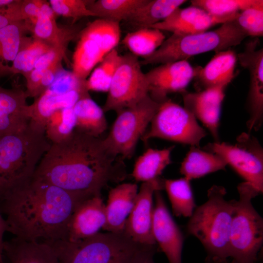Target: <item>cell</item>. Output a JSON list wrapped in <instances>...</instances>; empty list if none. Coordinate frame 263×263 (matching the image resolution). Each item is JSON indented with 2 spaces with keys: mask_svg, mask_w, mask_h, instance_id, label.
Instances as JSON below:
<instances>
[{
  "mask_svg": "<svg viewBox=\"0 0 263 263\" xmlns=\"http://www.w3.org/2000/svg\"><path fill=\"white\" fill-rule=\"evenodd\" d=\"M14 1L13 0H0V8L6 7Z\"/></svg>",
  "mask_w": 263,
  "mask_h": 263,
  "instance_id": "43",
  "label": "cell"
},
{
  "mask_svg": "<svg viewBox=\"0 0 263 263\" xmlns=\"http://www.w3.org/2000/svg\"><path fill=\"white\" fill-rule=\"evenodd\" d=\"M6 7L3 12L0 13V29L14 22L6 13Z\"/></svg>",
  "mask_w": 263,
  "mask_h": 263,
  "instance_id": "42",
  "label": "cell"
},
{
  "mask_svg": "<svg viewBox=\"0 0 263 263\" xmlns=\"http://www.w3.org/2000/svg\"><path fill=\"white\" fill-rule=\"evenodd\" d=\"M225 188L214 185L207 201L196 207L186 225L187 233L197 238L206 252V263H229V236L233 200L227 201Z\"/></svg>",
  "mask_w": 263,
  "mask_h": 263,
  "instance_id": "4",
  "label": "cell"
},
{
  "mask_svg": "<svg viewBox=\"0 0 263 263\" xmlns=\"http://www.w3.org/2000/svg\"><path fill=\"white\" fill-rule=\"evenodd\" d=\"M237 62V54L231 49L216 53L204 67H197L194 78L197 91L217 87L226 88L235 76Z\"/></svg>",
  "mask_w": 263,
  "mask_h": 263,
  "instance_id": "20",
  "label": "cell"
},
{
  "mask_svg": "<svg viewBox=\"0 0 263 263\" xmlns=\"http://www.w3.org/2000/svg\"><path fill=\"white\" fill-rule=\"evenodd\" d=\"M91 1L83 0H50L49 3L55 14L76 19L84 17H95L89 8Z\"/></svg>",
  "mask_w": 263,
  "mask_h": 263,
  "instance_id": "39",
  "label": "cell"
},
{
  "mask_svg": "<svg viewBox=\"0 0 263 263\" xmlns=\"http://www.w3.org/2000/svg\"><path fill=\"white\" fill-rule=\"evenodd\" d=\"M6 7L0 8V13L3 12L5 10Z\"/></svg>",
  "mask_w": 263,
  "mask_h": 263,
  "instance_id": "44",
  "label": "cell"
},
{
  "mask_svg": "<svg viewBox=\"0 0 263 263\" xmlns=\"http://www.w3.org/2000/svg\"><path fill=\"white\" fill-rule=\"evenodd\" d=\"M203 150L221 156L259 192H263V150L257 139L243 132L232 145L226 142L209 143Z\"/></svg>",
  "mask_w": 263,
  "mask_h": 263,
  "instance_id": "11",
  "label": "cell"
},
{
  "mask_svg": "<svg viewBox=\"0 0 263 263\" xmlns=\"http://www.w3.org/2000/svg\"><path fill=\"white\" fill-rule=\"evenodd\" d=\"M5 232L6 231L5 220L0 211V261L3 260L2 245L4 242L3 237Z\"/></svg>",
  "mask_w": 263,
  "mask_h": 263,
  "instance_id": "41",
  "label": "cell"
},
{
  "mask_svg": "<svg viewBox=\"0 0 263 263\" xmlns=\"http://www.w3.org/2000/svg\"><path fill=\"white\" fill-rule=\"evenodd\" d=\"M174 146L161 150L148 149L136 160L132 176L139 182H145L160 178L165 169L171 163Z\"/></svg>",
  "mask_w": 263,
  "mask_h": 263,
  "instance_id": "26",
  "label": "cell"
},
{
  "mask_svg": "<svg viewBox=\"0 0 263 263\" xmlns=\"http://www.w3.org/2000/svg\"><path fill=\"white\" fill-rule=\"evenodd\" d=\"M227 166L219 155L191 146L183 160L180 172L189 181L200 178L209 173L225 170Z\"/></svg>",
  "mask_w": 263,
  "mask_h": 263,
  "instance_id": "23",
  "label": "cell"
},
{
  "mask_svg": "<svg viewBox=\"0 0 263 263\" xmlns=\"http://www.w3.org/2000/svg\"><path fill=\"white\" fill-rule=\"evenodd\" d=\"M257 263H263V261H262V260L261 261V260H260V261L258 262Z\"/></svg>",
  "mask_w": 263,
  "mask_h": 263,
  "instance_id": "45",
  "label": "cell"
},
{
  "mask_svg": "<svg viewBox=\"0 0 263 263\" xmlns=\"http://www.w3.org/2000/svg\"><path fill=\"white\" fill-rule=\"evenodd\" d=\"M2 253L10 263H61L50 244L14 237L4 241Z\"/></svg>",
  "mask_w": 263,
  "mask_h": 263,
  "instance_id": "22",
  "label": "cell"
},
{
  "mask_svg": "<svg viewBox=\"0 0 263 263\" xmlns=\"http://www.w3.org/2000/svg\"><path fill=\"white\" fill-rule=\"evenodd\" d=\"M206 13L201 8L192 5L184 8L179 7L164 20L151 28L163 32L168 31L172 34H180L185 29Z\"/></svg>",
  "mask_w": 263,
  "mask_h": 263,
  "instance_id": "37",
  "label": "cell"
},
{
  "mask_svg": "<svg viewBox=\"0 0 263 263\" xmlns=\"http://www.w3.org/2000/svg\"><path fill=\"white\" fill-rule=\"evenodd\" d=\"M46 242L52 247L61 263H127L140 245L124 232H98L77 242Z\"/></svg>",
  "mask_w": 263,
  "mask_h": 263,
  "instance_id": "7",
  "label": "cell"
},
{
  "mask_svg": "<svg viewBox=\"0 0 263 263\" xmlns=\"http://www.w3.org/2000/svg\"><path fill=\"white\" fill-rule=\"evenodd\" d=\"M160 104L148 95L136 105L116 113L111 130L103 139L110 150L123 160L131 158Z\"/></svg>",
  "mask_w": 263,
  "mask_h": 263,
  "instance_id": "9",
  "label": "cell"
},
{
  "mask_svg": "<svg viewBox=\"0 0 263 263\" xmlns=\"http://www.w3.org/2000/svg\"><path fill=\"white\" fill-rule=\"evenodd\" d=\"M189 180L185 177L164 180L172 212L177 217H190L196 207Z\"/></svg>",
  "mask_w": 263,
  "mask_h": 263,
  "instance_id": "29",
  "label": "cell"
},
{
  "mask_svg": "<svg viewBox=\"0 0 263 263\" xmlns=\"http://www.w3.org/2000/svg\"><path fill=\"white\" fill-rule=\"evenodd\" d=\"M207 135L191 113L168 98L160 103L141 139L147 142L156 138L199 147Z\"/></svg>",
  "mask_w": 263,
  "mask_h": 263,
  "instance_id": "10",
  "label": "cell"
},
{
  "mask_svg": "<svg viewBox=\"0 0 263 263\" xmlns=\"http://www.w3.org/2000/svg\"><path fill=\"white\" fill-rule=\"evenodd\" d=\"M166 39L163 31L156 28H141L128 33L122 40L130 53L144 58L152 54Z\"/></svg>",
  "mask_w": 263,
  "mask_h": 263,
  "instance_id": "30",
  "label": "cell"
},
{
  "mask_svg": "<svg viewBox=\"0 0 263 263\" xmlns=\"http://www.w3.org/2000/svg\"><path fill=\"white\" fill-rule=\"evenodd\" d=\"M147 0H98L89 8L95 17L119 22L128 20Z\"/></svg>",
  "mask_w": 263,
  "mask_h": 263,
  "instance_id": "31",
  "label": "cell"
},
{
  "mask_svg": "<svg viewBox=\"0 0 263 263\" xmlns=\"http://www.w3.org/2000/svg\"><path fill=\"white\" fill-rule=\"evenodd\" d=\"M237 189L239 200H233L230 263H257L261 259L263 219L254 207L252 200L260 192L246 182L239 184Z\"/></svg>",
  "mask_w": 263,
  "mask_h": 263,
  "instance_id": "6",
  "label": "cell"
},
{
  "mask_svg": "<svg viewBox=\"0 0 263 263\" xmlns=\"http://www.w3.org/2000/svg\"><path fill=\"white\" fill-rule=\"evenodd\" d=\"M25 92L0 86V137L24 130L31 120Z\"/></svg>",
  "mask_w": 263,
  "mask_h": 263,
  "instance_id": "19",
  "label": "cell"
},
{
  "mask_svg": "<svg viewBox=\"0 0 263 263\" xmlns=\"http://www.w3.org/2000/svg\"><path fill=\"white\" fill-rule=\"evenodd\" d=\"M51 144L45 127L32 120L22 131L0 137V198L33 178Z\"/></svg>",
  "mask_w": 263,
  "mask_h": 263,
  "instance_id": "3",
  "label": "cell"
},
{
  "mask_svg": "<svg viewBox=\"0 0 263 263\" xmlns=\"http://www.w3.org/2000/svg\"><path fill=\"white\" fill-rule=\"evenodd\" d=\"M106 222L105 204L101 194L81 201L70 218L66 240L77 242L91 237L103 229Z\"/></svg>",
  "mask_w": 263,
  "mask_h": 263,
  "instance_id": "18",
  "label": "cell"
},
{
  "mask_svg": "<svg viewBox=\"0 0 263 263\" xmlns=\"http://www.w3.org/2000/svg\"><path fill=\"white\" fill-rule=\"evenodd\" d=\"M157 245L140 244L127 263H155Z\"/></svg>",
  "mask_w": 263,
  "mask_h": 263,
  "instance_id": "40",
  "label": "cell"
},
{
  "mask_svg": "<svg viewBox=\"0 0 263 263\" xmlns=\"http://www.w3.org/2000/svg\"><path fill=\"white\" fill-rule=\"evenodd\" d=\"M52 47L34 38L33 40L21 46L11 65L10 73H21L25 76L33 70L38 58Z\"/></svg>",
  "mask_w": 263,
  "mask_h": 263,
  "instance_id": "35",
  "label": "cell"
},
{
  "mask_svg": "<svg viewBox=\"0 0 263 263\" xmlns=\"http://www.w3.org/2000/svg\"><path fill=\"white\" fill-rule=\"evenodd\" d=\"M225 89L217 87L196 92L185 91L181 94L183 107L203 123L215 142H220V117Z\"/></svg>",
  "mask_w": 263,
  "mask_h": 263,
  "instance_id": "17",
  "label": "cell"
},
{
  "mask_svg": "<svg viewBox=\"0 0 263 263\" xmlns=\"http://www.w3.org/2000/svg\"><path fill=\"white\" fill-rule=\"evenodd\" d=\"M186 1L185 0H147L128 21L139 28L151 27L164 20Z\"/></svg>",
  "mask_w": 263,
  "mask_h": 263,
  "instance_id": "27",
  "label": "cell"
},
{
  "mask_svg": "<svg viewBox=\"0 0 263 263\" xmlns=\"http://www.w3.org/2000/svg\"><path fill=\"white\" fill-rule=\"evenodd\" d=\"M120 23L98 18L80 33L73 55V73L85 80L94 68L118 44Z\"/></svg>",
  "mask_w": 263,
  "mask_h": 263,
  "instance_id": "8",
  "label": "cell"
},
{
  "mask_svg": "<svg viewBox=\"0 0 263 263\" xmlns=\"http://www.w3.org/2000/svg\"><path fill=\"white\" fill-rule=\"evenodd\" d=\"M107 93L102 108L104 112L117 113L136 105L149 95L146 74L137 56L131 53L121 55Z\"/></svg>",
  "mask_w": 263,
  "mask_h": 263,
  "instance_id": "12",
  "label": "cell"
},
{
  "mask_svg": "<svg viewBox=\"0 0 263 263\" xmlns=\"http://www.w3.org/2000/svg\"><path fill=\"white\" fill-rule=\"evenodd\" d=\"M75 116V130L95 137L106 130L104 112L90 96L79 99L73 107Z\"/></svg>",
  "mask_w": 263,
  "mask_h": 263,
  "instance_id": "25",
  "label": "cell"
},
{
  "mask_svg": "<svg viewBox=\"0 0 263 263\" xmlns=\"http://www.w3.org/2000/svg\"><path fill=\"white\" fill-rule=\"evenodd\" d=\"M234 20L246 37H263V4L241 11L237 14Z\"/></svg>",
  "mask_w": 263,
  "mask_h": 263,
  "instance_id": "38",
  "label": "cell"
},
{
  "mask_svg": "<svg viewBox=\"0 0 263 263\" xmlns=\"http://www.w3.org/2000/svg\"><path fill=\"white\" fill-rule=\"evenodd\" d=\"M88 198L33 177L0 198V211L5 215L6 232L14 237L33 242L66 240L73 212Z\"/></svg>",
  "mask_w": 263,
  "mask_h": 263,
  "instance_id": "2",
  "label": "cell"
},
{
  "mask_svg": "<svg viewBox=\"0 0 263 263\" xmlns=\"http://www.w3.org/2000/svg\"><path fill=\"white\" fill-rule=\"evenodd\" d=\"M121 56L114 49L94 68L86 80V88L89 92H108Z\"/></svg>",
  "mask_w": 263,
  "mask_h": 263,
  "instance_id": "33",
  "label": "cell"
},
{
  "mask_svg": "<svg viewBox=\"0 0 263 263\" xmlns=\"http://www.w3.org/2000/svg\"><path fill=\"white\" fill-rule=\"evenodd\" d=\"M0 263H4L3 261H0Z\"/></svg>",
  "mask_w": 263,
  "mask_h": 263,
  "instance_id": "46",
  "label": "cell"
},
{
  "mask_svg": "<svg viewBox=\"0 0 263 263\" xmlns=\"http://www.w3.org/2000/svg\"><path fill=\"white\" fill-rule=\"evenodd\" d=\"M75 116L73 108L54 112L45 123L46 135L51 143H58L68 137L75 130Z\"/></svg>",
  "mask_w": 263,
  "mask_h": 263,
  "instance_id": "34",
  "label": "cell"
},
{
  "mask_svg": "<svg viewBox=\"0 0 263 263\" xmlns=\"http://www.w3.org/2000/svg\"><path fill=\"white\" fill-rule=\"evenodd\" d=\"M32 31L34 38L54 47L66 49L69 42L76 36L77 30L73 27L59 28L55 17L39 13L33 22Z\"/></svg>",
  "mask_w": 263,
  "mask_h": 263,
  "instance_id": "28",
  "label": "cell"
},
{
  "mask_svg": "<svg viewBox=\"0 0 263 263\" xmlns=\"http://www.w3.org/2000/svg\"><path fill=\"white\" fill-rule=\"evenodd\" d=\"M164 189L160 178L142 183L124 232L137 244L157 245L152 234L153 198L155 191Z\"/></svg>",
  "mask_w": 263,
  "mask_h": 263,
  "instance_id": "14",
  "label": "cell"
},
{
  "mask_svg": "<svg viewBox=\"0 0 263 263\" xmlns=\"http://www.w3.org/2000/svg\"><path fill=\"white\" fill-rule=\"evenodd\" d=\"M190 5L216 16L236 15L248 8L263 4V0H191Z\"/></svg>",
  "mask_w": 263,
  "mask_h": 263,
  "instance_id": "36",
  "label": "cell"
},
{
  "mask_svg": "<svg viewBox=\"0 0 263 263\" xmlns=\"http://www.w3.org/2000/svg\"><path fill=\"white\" fill-rule=\"evenodd\" d=\"M259 44L258 39L254 38L246 43L242 52L237 54V61L249 74L246 104L248 132L258 131L263 121V49L259 48Z\"/></svg>",
  "mask_w": 263,
  "mask_h": 263,
  "instance_id": "13",
  "label": "cell"
},
{
  "mask_svg": "<svg viewBox=\"0 0 263 263\" xmlns=\"http://www.w3.org/2000/svg\"><path fill=\"white\" fill-rule=\"evenodd\" d=\"M152 234L159 248L169 263H182L183 234L172 218L161 190L154 194Z\"/></svg>",
  "mask_w": 263,
  "mask_h": 263,
  "instance_id": "16",
  "label": "cell"
},
{
  "mask_svg": "<svg viewBox=\"0 0 263 263\" xmlns=\"http://www.w3.org/2000/svg\"><path fill=\"white\" fill-rule=\"evenodd\" d=\"M138 190L137 184L131 183L120 184L110 190L105 204L106 222L104 230L113 233L124 232Z\"/></svg>",
  "mask_w": 263,
  "mask_h": 263,
  "instance_id": "21",
  "label": "cell"
},
{
  "mask_svg": "<svg viewBox=\"0 0 263 263\" xmlns=\"http://www.w3.org/2000/svg\"><path fill=\"white\" fill-rule=\"evenodd\" d=\"M90 96L89 92L74 90L63 94L43 92L29 106L31 120L43 125L47 118L56 110L73 108L81 98Z\"/></svg>",
  "mask_w": 263,
  "mask_h": 263,
  "instance_id": "24",
  "label": "cell"
},
{
  "mask_svg": "<svg viewBox=\"0 0 263 263\" xmlns=\"http://www.w3.org/2000/svg\"><path fill=\"white\" fill-rule=\"evenodd\" d=\"M187 60L160 64L145 73L149 85V94L161 103L168 99V94L183 93L197 73Z\"/></svg>",
  "mask_w": 263,
  "mask_h": 263,
  "instance_id": "15",
  "label": "cell"
},
{
  "mask_svg": "<svg viewBox=\"0 0 263 263\" xmlns=\"http://www.w3.org/2000/svg\"><path fill=\"white\" fill-rule=\"evenodd\" d=\"M234 20L215 30L190 35L172 34L141 64H162L188 60L194 56L214 51L216 53L239 45L246 38Z\"/></svg>",
  "mask_w": 263,
  "mask_h": 263,
  "instance_id": "5",
  "label": "cell"
},
{
  "mask_svg": "<svg viewBox=\"0 0 263 263\" xmlns=\"http://www.w3.org/2000/svg\"><path fill=\"white\" fill-rule=\"evenodd\" d=\"M123 161L110 150L103 139L75 130L63 140L51 144L34 177L90 197L101 194L108 184L125 179Z\"/></svg>",
  "mask_w": 263,
  "mask_h": 263,
  "instance_id": "1",
  "label": "cell"
},
{
  "mask_svg": "<svg viewBox=\"0 0 263 263\" xmlns=\"http://www.w3.org/2000/svg\"><path fill=\"white\" fill-rule=\"evenodd\" d=\"M22 30L20 21L13 22L0 29V74L10 73L21 47Z\"/></svg>",
  "mask_w": 263,
  "mask_h": 263,
  "instance_id": "32",
  "label": "cell"
}]
</instances>
